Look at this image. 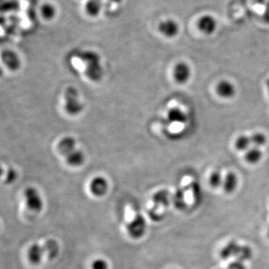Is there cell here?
Listing matches in <instances>:
<instances>
[{"label": "cell", "mask_w": 269, "mask_h": 269, "mask_svg": "<svg viewBox=\"0 0 269 269\" xmlns=\"http://www.w3.org/2000/svg\"><path fill=\"white\" fill-rule=\"evenodd\" d=\"M45 254H46L49 259H54L58 256L59 253V246L56 241L53 239H49L46 241L44 246Z\"/></svg>", "instance_id": "cell-17"}, {"label": "cell", "mask_w": 269, "mask_h": 269, "mask_svg": "<svg viewBox=\"0 0 269 269\" xmlns=\"http://www.w3.org/2000/svg\"><path fill=\"white\" fill-rule=\"evenodd\" d=\"M147 230V222L142 215H137L127 224V231L129 236L134 239H139L145 235Z\"/></svg>", "instance_id": "cell-5"}, {"label": "cell", "mask_w": 269, "mask_h": 269, "mask_svg": "<svg viewBox=\"0 0 269 269\" xmlns=\"http://www.w3.org/2000/svg\"><path fill=\"white\" fill-rule=\"evenodd\" d=\"M266 86L267 89H268V93H269V79L266 80Z\"/></svg>", "instance_id": "cell-33"}, {"label": "cell", "mask_w": 269, "mask_h": 269, "mask_svg": "<svg viewBox=\"0 0 269 269\" xmlns=\"http://www.w3.org/2000/svg\"><path fill=\"white\" fill-rule=\"evenodd\" d=\"M155 207H168L170 204V193L167 190H160L154 194L153 197Z\"/></svg>", "instance_id": "cell-16"}, {"label": "cell", "mask_w": 269, "mask_h": 269, "mask_svg": "<svg viewBox=\"0 0 269 269\" xmlns=\"http://www.w3.org/2000/svg\"><path fill=\"white\" fill-rule=\"evenodd\" d=\"M109 184L107 180L103 177H97L91 180L90 183L91 192L97 197H102L107 192Z\"/></svg>", "instance_id": "cell-6"}, {"label": "cell", "mask_w": 269, "mask_h": 269, "mask_svg": "<svg viewBox=\"0 0 269 269\" xmlns=\"http://www.w3.org/2000/svg\"><path fill=\"white\" fill-rule=\"evenodd\" d=\"M217 22L211 15H204L198 21V28L203 33L211 35L216 31Z\"/></svg>", "instance_id": "cell-9"}, {"label": "cell", "mask_w": 269, "mask_h": 269, "mask_svg": "<svg viewBox=\"0 0 269 269\" xmlns=\"http://www.w3.org/2000/svg\"><path fill=\"white\" fill-rule=\"evenodd\" d=\"M191 76V70L188 64L179 62L176 64L174 70V77L177 83H185L188 81Z\"/></svg>", "instance_id": "cell-10"}, {"label": "cell", "mask_w": 269, "mask_h": 269, "mask_svg": "<svg viewBox=\"0 0 269 269\" xmlns=\"http://www.w3.org/2000/svg\"><path fill=\"white\" fill-rule=\"evenodd\" d=\"M262 154L258 148H249L245 154V159L248 163L256 164L262 159Z\"/></svg>", "instance_id": "cell-21"}, {"label": "cell", "mask_w": 269, "mask_h": 269, "mask_svg": "<svg viewBox=\"0 0 269 269\" xmlns=\"http://www.w3.org/2000/svg\"><path fill=\"white\" fill-rule=\"evenodd\" d=\"M122 0H108V3L110 6H115V5L119 4Z\"/></svg>", "instance_id": "cell-32"}, {"label": "cell", "mask_w": 269, "mask_h": 269, "mask_svg": "<svg viewBox=\"0 0 269 269\" xmlns=\"http://www.w3.org/2000/svg\"><path fill=\"white\" fill-rule=\"evenodd\" d=\"M101 9L102 0H89L86 3V12L90 16H97L101 11Z\"/></svg>", "instance_id": "cell-19"}, {"label": "cell", "mask_w": 269, "mask_h": 269, "mask_svg": "<svg viewBox=\"0 0 269 269\" xmlns=\"http://www.w3.org/2000/svg\"><path fill=\"white\" fill-rule=\"evenodd\" d=\"M80 59L86 66V75L93 82L101 80L103 71L100 56L92 51H83L80 53Z\"/></svg>", "instance_id": "cell-1"}, {"label": "cell", "mask_w": 269, "mask_h": 269, "mask_svg": "<svg viewBox=\"0 0 269 269\" xmlns=\"http://www.w3.org/2000/svg\"><path fill=\"white\" fill-rule=\"evenodd\" d=\"M92 269H108L109 265L106 260L103 259H95L91 265Z\"/></svg>", "instance_id": "cell-28"}, {"label": "cell", "mask_w": 269, "mask_h": 269, "mask_svg": "<svg viewBox=\"0 0 269 269\" xmlns=\"http://www.w3.org/2000/svg\"><path fill=\"white\" fill-rule=\"evenodd\" d=\"M235 145H236V148L239 151H247L249 149V147L251 145L250 137L246 136H240L236 139Z\"/></svg>", "instance_id": "cell-22"}, {"label": "cell", "mask_w": 269, "mask_h": 269, "mask_svg": "<svg viewBox=\"0 0 269 269\" xmlns=\"http://www.w3.org/2000/svg\"><path fill=\"white\" fill-rule=\"evenodd\" d=\"M15 178H16V173H15L13 170H10L9 174H8L6 182H7V183H11V182H12L15 180Z\"/></svg>", "instance_id": "cell-30"}, {"label": "cell", "mask_w": 269, "mask_h": 269, "mask_svg": "<svg viewBox=\"0 0 269 269\" xmlns=\"http://www.w3.org/2000/svg\"><path fill=\"white\" fill-rule=\"evenodd\" d=\"M191 187L192 188L193 198L194 202L197 204L201 200V191H200V186L196 182H193L191 184Z\"/></svg>", "instance_id": "cell-26"}, {"label": "cell", "mask_w": 269, "mask_h": 269, "mask_svg": "<svg viewBox=\"0 0 269 269\" xmlns=\"http://www.w3.org/2000/svg\"><path fill=\"white\" fill-rule=\"evenodd\" d=\"M252 256L253 250L250 247L239 245L235 241L227 243L220 251V257L222 259L236 258V260L245 262L251 259Z\"/></svg>", "instance_id": "cell-2"}, {"label": "cell", "mask_w": 269, "mask_h": 269, "mask_svg": "<svg viewBox=\"0 0 269 269\" xmlns=\"http://www.w3.org/2000/svg\"><path fill=\"white\" fill-rule=\"evenodd\" d=\"M45 254L44 247L41 246L38 244H34L29 247L28 250V259L31 263L38 264L41 262L43 259V256Z\"/></svg>", "instance_id": "cell-13"}, {"label": "cell", "mask_w": 269, "mask_h": 269, "mask_svg": "<svg viewBox=\"0 0 269 269\" xmlns=\"http://www.w3.org/2000/svg\"><path fill=\"white\" fill-rule=\"evenodd\" d=\"M68 165L73 167H79L84 163L85 156L80 150H74L65 157Z\"/></svg>", "instance_id": "cell-14"}, {"label": "cell", "mask_w": 269, "mask_h": 269, "mask_svg": "<svg viewBox=\"0 0 269 269\" xmlns=\"http://www.w3.org/2000/svg\"><path fill=\"white\" fill-rule=\"evenodd\" d=\"M263 21L267 24H269V3L267 5L266 8H265V12L263 14Z\"/></svg>", "instance_id": "cell-31"}, {"label": "cell", "mask_w": 269, "mask_h": 269, "mask_svg": "<svg viewBox=\"0 0 269 269\" xmlns=\"http://www.w3.org/2000/svg\"><path fill=\"white\" fill-rule=\"evenodd\" d=\"M224 179L219 171H214L210 177V184L213 188H217L223 185Z\"/></svg>", "instance_id": "cell-24"}, {"label": "cell", "mask_w": 269, "mask_h": 269, "mask_svg": "<svg viewBox=\"0 0 269 269\" xmlns=\"http://www.w3.org/2000/svg\"><path fill=\"white\" fill-rule=\"evenodd\" d=\"M2 61L11 71H17L21 66V60L16 52L5 50L2 53Z\"/></svg>", "instance_id": "cell-8"}, {"label": "cell", "mask_w": 269, "mask_h": 269, "mask_svg": "<svg viewBox=\"0 0 269 269\" xmlns=\"http://www.w3.org/2000/svg\"><path fill=\"white\" fill-rule=\"evenodd\" d=\"M41 15L46 20H51L55 17V9L52 5L45 4L41 8Z\"/></svg>", "instance_id": "cell-25"}, {"label": "cell", "mask_w": 269, "mask_h": 269, "mask_svg": "<svg viewBox=\"0 0 269 269\" xmlns=\"http://www.w3.org/2000/svg\"><path fill=\"white\" fill-rule=\"evenodd\" d=\"M179 25L174 20H166L159 25V31L166 38H174L178 34Z\"/></svg>", "instance_id": "cell-7"}, {"label": "cell", "mask_w": 269, "mask_h": 269, "mask_svg": "<svg viewBox=\"0 0 269 269\" xmlns=\"http://www.w3.org/2000/svg\"><path fill=\"white\" fill-rule=\"evenodd\" d=\"M173 204L178 210H183L186 207V203L185 199V191L182 188L176 190L172 197Z\"/></svg>", "instance_id": "cell-20"}, {"label": "cell", "mask_w": 269, "mask_h": 269, "mask_svg": "<svg viewBox=\"0 0 269 269\" xmlns=\"http://www.w3.org/2000/svg\"><path fill=\"white\" fill-rule=\"evenodd\" d=\"M76 141L72 137L63 138L58 144V151L63 157H66L68 154L77 149Z\"/></svg>", "instance_id": "cell-11"}, {"label": "cell", "mask_w": 269, "mask_h": 269, "mask_svg": "<svg viewBox=\"0 0 269 269\" xmlns=\"http://www.w3.org/2000/svg\"><path fill=\"white\" fill-rule=\"evenodd\" d=\"M168 119L169 121L174 123H185L187 120L186 114L178 108H173L168 113Z\"/></svg>", "instance_id": "cell-18"}, {"label": "cell", "mask_w": 269, "mask_h": 269, "mask_svg": "<svg viewBox=\"0 0 269 269\" xmlns=\"http://www.w3.org/2000/svg\"><path fill=\"white\" fill-rule=\"evenodd\" d=\"M218 94L223 98H231L236 93L234 86L227 80L219 82L216 88Z\"/></svg>", "instance_id": "cell-12"}, {"label": "cell", "mask_w": 269, "mask_h": 269, "mask_svg": "<svg viewBox=\"0 0 269 269\" xmlns=\"http://www.w3.org/2000/svg\"><path fill=\"white\" fill-rule=\"evenodd\" d=\"M251 145L255 148H259V147L263 146L266 143V137L262 133H254L250 136Z\"/></svg>", "instance_id": "cell-23"}, {"label": "cell", "mask_w": 269, "mask_h": 269, "mask_svg": "<svg viewBox=\"0 0 269 269\" xmlns=\"http://www.w3.org/2000/svg\"><path fill=\"white\" fill-rule=\"evenodd\" d=\"M148 214H149L151 219L152 220L155 221V222H159V221L162 220L164 217H165V215L158 213L157 207L151 208L150 211L148 212Z\"/></svg>", "instance_id": "cell-27"}, {"label": "cell", "mask_w": 269, "mask_h": 269, "mask_svg": "<svg viewBox=\"0 0 269 269\" xmlns=\"http://www.w3.org/2000/svg\"><path fill=\"white\" fill-rule=\"evenodd\" d=\"M64 109L71 115H77L83 110V104L75 88L69 87L64 91Z\"/></svg>", "instance_id": "cell-3"}, {"label": "cell", "mask_w": 269, "mask_h": 269, "mask_svg": "<svg viewBox=\"0 0 269 269\" xmlns=\"http://www.w3.org/2000/svg\"><path fill=\"white\" fill-rule=\"evenodd\" d=\"M26 207L29 210L39 213L43 209V200L38 190L33 187H29L24 191Z\"/></svg>", "instance_id": "cell-4"}, {"label": "cell", "mask_w": 269, "mask_h": 269, "mask_svg": "<svg viewBox=\"0 0 269 269\" xmlns=\"http://www.w3.org/2000/svg\"><path fill=\"white\" fill-rule=\"evenodd\" d=\"M222 269H246L245 264L243 262L239 260L233 261L231 263L229 264L225 268Z\"/></svg>", "instance_id": "cell-29"}, {"label": "cell", "mask_w": 269, "mask_h": 269, "mask_svg": "<svg viewBox=\"0 0 269 269\" xmlns=\"http://www.w3.org/2000/svg\"><path fill=\"white\" fill-rule=\"evenodd\" d=\"M268 238H269V228H268Z\"/></svg>", "instance_id": "cell-34"}, {"label": "cell", "mask_w": 269, "mask_h": 269, "mask_svg": "<svg viewBox=\"0 0 269 269\" xmlns=\"http://www.w3.org/2000/svg\"><path fill=\"white\" fill-rule=\"evenodd\" d=\"M238 185L237 176L233 172H229L224 179L223 188L227 194L233 193Z\"/></svg>", "instance_id": "cell-15"}]
</instances>
